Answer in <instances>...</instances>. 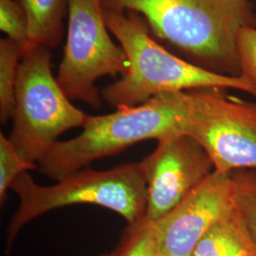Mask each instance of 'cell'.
Returning <instances> with one entry per match:
<instances>
[{
    "instance_id": "10",
    "label": "cell",
    "mask_w": 256,
    "mask_h": 256,
    "mask_svg": "<svg viewBox=\"0 0 256 256\" xmlns=\"http://www.w3.org/2000/svg\"><path fill=\"white\" fill-rule=\"evenodd\" d=\"M27 14L28 38L24 54L37 46L54 48L64 34L68 0H18Z\"/></svg>"
},
{
    "instance_id": "15",
    "label": "cell",
    "mask_w": 256,
    "mask_h": 256,
    "mask_svg": "<svg viewBox=\"0 0 256 256\" xmlns=\"http://www.w3.org/2000/svg\"><path fill=\"white\" fill-rule=\"evenodd\" d=\"M38 169V164L28 162L20 155L9 138L0 133V200L7 198V192L19 176L30 170Z\"/></svg>"
},
{
    "instance_id": "13",
    "label": "cell",
    "mask_w": 256,
    "mask_h": 256,
    "mask_svg": "<svg viewBox=\"0 0 256 256\" xmlns=\"http://www.w3.org/2000/svg\"><path fill=\"white\" fill-rule=\"evenodd\" d=\"M160 247L156 222L144 218L128 225L117 248L104 256H158Z\"/></svg>"
},
{
    "instance_id": "17",
    "label": "cell",
    "mask_w": 256,
    "mask_h": 256,
    "mask_svg": "<svg viewBox=\"0 0 256 256\" xmlns=\"http://www.w3.org/2000/svg\"><path fill=\"white\" fill-rule=\"evenodd\" d=\"M238 61L241 76L256 88V28H242L236 39Z\"/></svg>"
},
{
    "instance_id": "9",
    "label": "cell",
    "mask_w": 256,
    "mask_h": 256,
    "mask_svg": "<svg viewBox=\"0 0 256 256\" xmlns=\"http://www.w3.org/2000/svg\"><path fill=\"white\" fill-rule=\"evenodd\" d=\"M236 209L232 173L214 171L164 218L156 221L158 256H191L200 240Z\"/></svg>"
},
{
    "instance_id": "16",
    "label": "cell",
    "mask_w": 256,
    "mask_h": 256,
    "mask_svg": "<svg viewBox=\"0 0 256 256\" xmlns=\"http://www.w3.org/2000/svg\"><path fill=\"white\" fill-rule=\"evenodd\" d=\"M0 30L25 50L28 22L26 12L18 0H0Z\"/></svg>"
},
{
    "instance_id": "4",
    "label": "cell",
    "mask_w": 256,
    "mask_h": 256,
    "mask_svg": "<svg viewBox=\"0 0 256 256\" xmlns=\"http://www.w3.org/2000/svg\"><path fill=\"white\" fill-rule=\"evenodd\" d=\"M18 196V210L10 221L7 252L21 229L48 212L75 204H93L119 214L133 225L144 220L147 188L142 162L104 171L84 169L50 186L39 185L25 172L12 184Z\"/></svg>"
},
{
    "instance_id": "8",
    "label": "cell",
    "mask_w": 256,
    "mask_h": 256,
    "mask_svg": "<svg viewBox=\"0 0 256 256\" xmlns=\"http://www.w3.org/2000/svg\"><path fill=\"white\" fill-rule=\"evenodd\" d=\"M140 162L146 180L144 218L150 222L164 218L214 171L204 148L186 134L158 140L155 150Z\"/></svg>"
},
{
    "instance_id": "14",
    "label": "cell",
    "mask_w": 256,
    "mask_h": 256,
    "mask_svg": "<svg viewBox=\"0 0 256 256\" xmlns=\"http://www.w3.org/2000/svg\"><path fill=\"white\" fill-rule=\"evenodd\" d=\"M232 178L236 209L256 247V171L236 170Z\"/></svg>"
},
{
    "instance_id": "11",
    "label": "cell",
    "mask_w": 256,
    "mask_h": 256,
    "mask_svg": "<svg viewBox=\"0 0 256 256\" xmlns=\"http://www.w3.org/2000/svg\"><path fill=\"white\" fill-rule=\"evenodd\" d=\"M191 256H256V247L234 209L203 236Z\"/></svg>"
},
{
    "instance_id": "1",
    "label": "cell",
    "mask_w": 256,
    "mask_h": 256,
    "mask_svg": "<svg viewBox=\"0 0 256 256\" xmlns=\"http://www.w3.org/2000/svg\"><path fill=\"white\" fill-rule=\"evenodd\" d=\"M106 10L133 12L151 32L212 72L241 76L236 39L256 25L248 0H101Z\"/></svg>"
},
{
    "instance_id": "2",
    "label": "cell",
    "mask_w": 256,
    "mask_h": 256,
    "mask_svg": "<svg viewBox=\"0 0 256 256\" xmlns=\"http://www.w3.org/2000/svg\"><path fill=\"white\" fill-rule=\"evenodd\" d=\"M104 16L129 62L120 79L101 92L111 106L133 108L160 94L202 88L238 90L256 97V88L243 76L212 72L165 50L136 12L104 9Z\"/></svg>"
},
{
    "instance_id": "7",
    "label": "cell",
    "mask_w": 256,
    "mask_h": 256,
    "mask_svg": "<svg viewBox=\"0 0 256 256\" xmlns=\"http://www.w3.org/2000/svg\"><path fill=\"white\" fill-rule=\"evenodd\" d=\"M221 90H189L185 134L204 148L216 171L256 170V104Z\"/></svg>"
},
{
    "instance_id": "3",
    "label": "cell",
    "mask_w": 256,
    "mask_h": 256,
    "mask_svg": "<svg viewBox=\"0 0 256 256\" xmlns=\"http://www.w3.org/2000/svg\"><path fill=\"white\" fill-rule=\"evenodd\" d=\"M190 104L188 92L156 95L133 108L90 116L82 132L57 142L37 164L41 174L58 182L102 158L115 155L147 140L185 134Z\"/></svg>"
},
{
    "instance_id": "18",
    "label": "cell",
    "mask_w": 256,
    "mask_h": 256,
    "mask_svg": "<svg viewBox=\"0 0 256 256\" xmlns=\"http://www.w3.org/2000/svg\"></svg>"
},
{
    "instance_id": "6",
    "label": "cell",
    "mask_w": 256,
    "mask_h": 256,
    "mask_svg": "<svg viewBox=\"0 0 256 256\" xmlns=\"http://www.w3.org/2000/svg\"><path fill=\"white\" fill-rule=\"evenodd\" d=\"M64 55L57 81L70 100L99 108L102 94L96 82L104 76L126 74L128 57L110 36L101 0H68Z\"/></svg>"
},
{
    "instance_id": "12",
    "label": "cell",
    "mask_w": 256,
    "mask_h": 256,
    "mask_svg": "<svg viewBox=\"0 0 256 256\" xmlns=\"http://www.w3.org/2000/svg\"><path fill=\"white\" fill-rule=\"evenodd\" d=\"M23 48L10 38L0 39V120L12 119L16 104V86Z\"/></svg>"
},
{
    "instance_id": "5",
    "label": "cell",
    "mask_w": 256,
    "mask_h": 256,
    "mask_svg": "<svg viewBox=\"0 0 256 256\" xmlns=\"http://www.w3.org/2000/svg\"><path fill=\"white\" fill-rule=\"evenodd\" d=\"M50 48L26 52L18 66L10 140L19 154L38 164L72 128H82L88 115L64 94L52 70Z\"/></svg>"
}]
</instances>
